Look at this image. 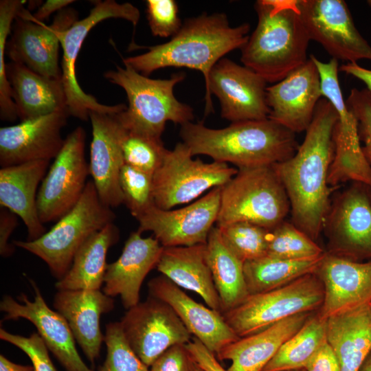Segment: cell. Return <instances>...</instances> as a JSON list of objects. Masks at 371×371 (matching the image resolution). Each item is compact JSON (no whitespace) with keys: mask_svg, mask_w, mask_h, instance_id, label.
Listing matches in <instances>:
<instances>
[{"mask_svg":"<svg viewBox=\"0 0 371 371\" xmlns=\"http://www.w3.org/2000/svg\"><path fill=\"white\" fill-rule=\"evenodd\" d=\"M337 113L320 99L303 142L288 159L273 165L290 203L293 224L313 240L329 211V168L333 159Z\"/></svg>","mask_w":371,"mask_h":371,"instance_id":"6da1fadb","label":"cell"},{"mask_svg":"<svg viewBox=\"0 0 371 371\" xmlns=\"http://www.w3.org/2000/svg\"><path fill=\"white\" fill-rule=\"evenodd\" d=\"M295 134L269 118L233 122L219 129L190 122L179 131L192 156L207 155L238 168L270 166L291 157L299 146Z\"/></svg>","mask_w":371,"mask_h":371,"instance_id":"7a4b0ae2","label":"cell"},{"mask_svg":"<svg viewBox=\"0 0 371 371\" xmlns=\"http://www.w3.org/2000/svg\"><path fill=\"white\" fill-rule=\"evenodd\" d=\"M249 30V23L231 27L224 13H204L186 19L168 42L145 47L147 52L123 58V63L146 76L168 67L199 70L206 85L214 65L225 54L241 49Z\"/></svg>","mask_w":371,"mask_h":371,"instance_id":"3957f363","label":"cell"},{"mask_svg":"<svg viewBox=\"0 0 371 371\" xmlns=\"http://www.w3.org/2000/svg\"><path fill=\"white\" fill-rule=\"evenodd\" d=\"M255 10L258 23L240 49V60L267 82L276 83L308 60L311 39L298 0H259Z\"/></svg>","mask_w":371,"mask_h":371,"instance_id":"277c9868","label":"cell"},{"mask_svg":"<svg viewBox=\"0 0 371 371\" xmlns=\"http://www.w3.org/2000/svg\"><path fill=\"white\" fill-rule=\"evenodd\" d=\"M117 66L104 76L126 92L128 106L117 114L122 126L129 133L161 139L168 121L181 126L194 118L193 109L179 102L174 95L177 84L185 74H173L168 79H151L128 65Z\"/></svg>","mask_w":371,"mask_h":371,"instance_id":"5b68a950","label":"cell"},{"mask_svg":"<svg viewBox=\"0 0 371 371\" xmlns=\"http://www.w3.org/2000/svg\"><path fill=\"white\" fill-rule=\"evenodd\" d=\"M115 218L111 208L100 200L93 182L88 181L78 203L49 231L37 239L14 240L12 244L42 259L60 280L83 243Z\"/></svg>","mask_w":371,"mask_h":371,"instance_id":"8992f818","label":"cell"},{"mask_svg":"<svg viewBox=\"0 0 371 371\" xmlns=\"http://www.w3.org/2000/svg\"><path fill=\"white\" fill-rule=\"evenodd\" d=\"M290 211L285 189L273 166L239 168L221 187L216 227L251 223L271 229Z\"/></svg>","mask_w":371,"mask_h":371,"instance_id":"52a82bcc","label":"cell"},{"mask_svg":"<svg viewBox=\"0 0 371 371\" xmlns=\"http://www.w3.org/2000/svg\"><path fill=\"white\" fill-rule=\"evenodd\" d=\"M322 284L315 273H308L277 289L250 294L222 315L236 335L244 337L322 304Z\"/></svg>","mask_w":371,"mask_h":371,"instance_id":"ba28073f","label":"cell"},{"mask_svg":"<svg viewBox=\"0 0 371 371\" xmlns=\"http://www.w3.org/2000/svg\"><path fill=\"white\" fill-rule=\"evenodd\" d=\"M111 18L125 19L136 26L140 18V12L130 3H119L114 0L98 1L85 18L77 20L68 29L58 34L63 51L61 80L67 109L70 115L81 120H87L92 111L117 114L126 108L123 104L109 106L100 103L93 95L83 91L76 75V59L88 33L98 23Z\"/></svg>","mask_w":371,"mask_h":371,"instance_id":"9c48e42d","label":"cell"},{"mask_svg":"<svg viewBox=\"0 0 371 371\" xmlns=\"http://www.w3.org/2000/svg\"><path fill=\"white\" fill-rule=\"evenodd\" d=\"M192 157L183 142L167 150L153 175V194L157 207L168 210L192 201L208 190L223 186L238 172L226 163H206Z\"/></svg>","mask_w":371,"mask_h":371,"instance_id":"30bf717a","label":"cell"},{"mask_svg":"<svg viewBox=\"0 0 371 371\" xmlns=\"http://www.w3.org/2000/svg\"><path fill=\"white\" fill-rule=\"evenodd\" d=\"M86 133L78 126L65 139L63 146L44 177L37 194L41 221H57L80 199L88 181L85 155Z\"/></svg>","mask_w":371,"mask_h":371,"instance_id":"8fae6325","label":"cell"},{"mask_svg":"<svg viewBox=\"0 0 371 371\" xmlns=\"http://www.w3.org/2000/svg\"><path fill=\"white\" fill-rule=\"evenodd\" d=\"M267 83L249 68L221 58L212 67L205 85V115L214 112V94L220 102L221 117L232 123L267 119Z\"/></svg>","mask_w":371,"mask_h":371,"instance_id":"7c38bea8","label":"cell"},{"mask_svg":"<svg viewBox=\"0 0 371 371\" xmlns=\"http://www.w3.org/2000/svg\"><path fill=\"white\" fill-rule=\"evenodd\" d=\"M120 322L128 345L148 368L168 348L192 338L174 310L152 296L128 309Z\"/></svg>","mask_w":371,"mask_h":371,"instance_id":"4fadbf2b","label":"cell"},{"mask_svg":"<svg viewBox=\"0 0 371 371\" xmlns=\"http://www.w3.org/2000/svg\"><path fill=\"white\" fill-rule=\"evenodd\" d=\"M300 15L311 40L337 60H371V46L356 28L342 0H298Z\"/></svg>","mask_w":371,"mask_h":371,"instance_id":"5bb4252c","label":"cell"},{"mask_svg":"<svg viewBox=\"0 0 371 371\" xmlns=\"http://www.w3.org/2000/svg\"><path fill=\"white\" fill-rule=\"evenodd\" d=\"M13 33L7 43V55L36 74L61 79L58 65V34L78 20V12L66 8L58 12L50 25L28 18L23 7L14 19Z\"/></svg>","mask_w":371,"mask_h":371,"instance_id":"9a60e30c","label":"cell"},{"mask_svg":"<svg viewBox=\"0 0 371 371\" xmlns=\"http://www.w3.org/2000/svg\"><path fill=\"white\" fill-rule=\"evenodd\" d=\"M221 187L214 188L191 204L174 210L156 205L137 218L138 231L152 232L164 247L205 244L216 223Z\"/></svg>","mask_w":371,"mask_h":371,"instance_id":"2e32d148","label":"cell"},{"mask_svg":"<svg viewBox=\"0 0 371 371\" xmlns=\"http://www.w3.org/2000/svg\"><path fill=\"white\" fill-rule=\"evenodd\" d=\"M322 96L319 71L309 57L284 79L267 87L268 118L294 133L306 131Z\"/></svg>","mask_w":371,"mask_h":371,"instance_id":"e0dca14e","label":"cell"},{"mask_svg":"<svg viewBox=\"0 0 371 371\" xmlns=\"http://www.w3.org/2000/svg\"><path fill=\"white\" fill-rule=\"evenodd\" d=\"M69 115L64 109L1 127V167L55 159L63 146L60 132Z\"/></svg>","mask_w":371,"mask_h":371,"instance_id":"ac0fdd59","label":"cell"},{"mask_svg":"<svg viewBox=\"0 0 371 371\" xmlns=\"http://www.w3.org/2000/svg\"><path fill=\"white\" fill-rule=\"evenodd\" d=\"M29 280L34 291V300L30 301L27 295L21 294L18 297L23 303L21 304L10 295L4 296L0 302V309L5 313L4 319L24 318L31 322L66 371H94L80 357L66 319L47 306L35 282Z\"/></svg>","mask_w":371,"mask_h":371,"instance_id":"d6986e66","label":"cell"},{"mask_svg":"<svg viewBox=\"0 0 371 371\" xmlns=\"http://www.w3.org/2000/svg\"><path fill=\"white\" fill-rule=\"evenodd\" d=\"M89 119L92 127L89 175L102 202L111 208L117 207L123 203L120 175L124 164L122 143L126 130L117 114L92 111Z\"/></svg>","mask_w":371,"mask_h":371,"instance_id":"ffe728a7","label":"cell"},{"mask_svg":"<svg viewBox=\"0 0 371 371\" xmlns=\"http://www.w3.org/2000/svg\"><path fill=\"white\" fill-rule=\"evenodd\" d=\"M324 225L341 243L344 258L371 260V191L369 186L354 182L329 209Z\"/></svg>","mask_w":371,"mask_h":371,"instance_id":"44dd1931","label":"cell"},{"mask_svg":"<svg viewBox=\"0 0 371 371\" xmlns=\"http://www.w3.org/2000/svg\"><path fill=\"white\" fill-rule=\"evenodd\" d=\"M148 285L150 296L168 304L190 333L214 355L240 338L221 313L198 303L164 275L151 279Z\"/></svg>","mask_w":371,"mask_h":371,"instance_id":"7402d4cb","label":"cell"},{"mask_svg":"<svg viewBox=\"0 0 371 371\" xmlns=\"http://www.w3.org/2000/svg\"><path fill=\"white\" fill-rule=\"evenodd\" d=\"M324 288L320 317H328L371 303V260L355 261L325 255L317 269Z\"/></svg>","mask_w":371,"mask_h":371,"instance_id":"603a6c76","label":"cell"},{"mask_svg":"<svg viewBox=\"0 0 371 371\" xmlns=\"http://www.w3.org/2000/svg\"><path fill=\"white\" fill-rule=\"evenodd\" d=\"M141 234L137 230L130 234L118 259L107 264L104 278L103 293L111 297L120 295L126 309L139 302L142 282L164 250L155 238H144Z\"/></svg>","mask_w":371,"mask_h":371,"instance_id":"cb8c5ba5","label":"cell"},{"mask_svg":"<svg viewBox=\"0 0 371 371\" xmlns=\"http://www.w3.org/2000/svg\"><path fill=\"white\" fill-rule=\"evenodd\" d=\"M54 306L66 319L87 358L93 363L104 341L100 318L113 309V298L100 290H60L55 295Z\"/></svg>","mask_w":371,"mask_h":371,"instance_id":"d4e9b609","label":"cell"},{"mask_svg":"<svg viewBox=\"0 0 371 371\" xmlns=\"http://www.w3.org/2000/svg\"><path fill=\"white\" fill-rule=\"evenodd\" d=\"M49 161H29L0 170V205L22 219L28 240L37 239L47 232L39 218L36 199L38 186L48 170Z\"/></svg>","mask_w":371,"mask_h":371,"instance_id":"484cf974","label":"cell"},{"mask_svg":"<svg viewBox=\"0 0 371 371\" xmlns=\"http://www.w3.org/2000/svg\"><path fill=\"white\" fill-rule=\"evenodd\" d=\"M301 313L278 322L254 334L240 337L217 355L230 360L227 371H262L281 346L298 331L308 319Z\"/></svg>","mask_w":371,"mask_h":371,"instance_id":"4316f807","label":"cell"},{"mask_svg":"<svg viewBox=\"0 0 371 371\" xmlns=\"http://www.w3.org/2000/svg\"><path fill=\"white\" fill-rule=\"evenodd\" d=\"M5 73L21 121L67 109L61 79L45 77L12 61L6 64Z\"/></svg>","mask_w":371,"mask_h":371,"instance_id":"83f0119b","label":"cell"},{"mask_svg":"<svg viewBox=\"0 0 371 371\" xmlns=\"http://www.w3.org/2000/svg\"><path fill=\"white\" fill-rule=\"evenodd\" d=\"M156 268L176 285L196 293L208 307L222 313L221 300L206 258V243L164 247Z\"/></svg>","mask_w":371,"mask_h":371,"instance_id":"f1b7e54d","label":"cell"},{"mask_svg":"<svg viewBox=\"0 0 371 371\" xmlns=\"http://www.w3.org/2000/svg\"><path fill=\"white\" fill-rule=\"evenodd\" d=\"M326 339L340 371H359L371 352L370 304L328 317Z\"/></svg>","mask_w":371,"mask_h":371,"instance_id":"f546056e","label":"cell"},{"mask_svg":"<svg viewBox=\"0 0 371 371\" xmlns=\"http://www.w3.org/2000/svg\"><path fill=\"white\" fill-rule=\"evenodd\" d=\"M119 236L113 223L90 236L76 252L69 271L56 283L58 290H100L104 283L108 250Z\"/></svg>","mask_w":371,"mask_h":371,"instance_id":"4dcf8cb0","label":"cell"},{"mask_svg":"<svg viewBox=\"0 0 371 371\" xmlns=\"http://www.w3.org/2000/svg\"><path fill=\"white\" fill-rule=\"evenodd\" d=\"M310 58L319 71L322 95L334 107L337 120L334 129L335 157L340 160H351L363 153L359 139L357 122L344 100L338 78V60L322 62L314 55Z\"/></svg>","mask_w":371,"mask_h":371,"instance_id":"1f68e13d","label":"cell"},{"mask_svg":"<svg viewBox=\"0 0 371 371\" xmlns=\"http://www.w3.org/2000/svg\"><path fill=\"white\" fill-rule=\"evenodd\" d=\"M206 258L221 300L222 313L249 295L242 262L225 244L218 227H213L206 243Z\"/></svg>","mask_w":371,"mask_h":371,"instance_id":"d6a6232c","label":"cell"},{"mask_svg":"<svg viewBox=\"0 0 371 371\" xmlns=\"http://www.w3.org/2000/svg\"><path fill=\"white\" fill-rule=\"evenodd\" d=\"M284 259L269 256L244 262L243 271L249 294L267 292L304 275L315 273L325 256Z\"/></svg>","mask_w":371,"mask_h":371,"instance_id":"836d02e7","label":"cell"},{"mask_svg":"<svg viewBox=\"0 0 371 371\" xmlns=\"http://www.w3.org/2000/svg\"><path fill=\"white\" fill-rule=\"evenodd\" d=\"M326 340V319L319 315L308 319L302 328L281 346L262 371H286L306 368Z\"/></svg>","mask_w":371,"mask_h":371,"instance_id":"e575fe53","label":"cell"},{"mask_svg":"<svg viewBox=\"0 0 371 371\" xmlns=\"http://www.w3.org/2000/svg\"><path fill=\"white\" fill-rule=\"evenodd\" d=\"M323 254L319 245L293 223L284 221L269 229L267 256L284 259H301Z\"/></svg>","mask_w":371,"mask_h":371,"instance_id":"d590c367","label":"cell"},{"mask_svg":"<svg viewBox=\"0 0 371 371\" xmlns=\"http://www.w3.org/2000/svg\"><path fill=\"white\" fill-rule=\"evenodd\" d=\"M218 228L225 244L242 262L267 255L269 229L247 222Z\"/></svg>","mask_w":371,"mask_h":371,"instance_id":"8d00e7d4","label":"cell"},{"mask_svg":"<svg viewBox=\"0 0 371 371\" xmlns=\"http://www.w3.org/2000/svg\"><path fill=\"white\" fill-rule=\"evenodd\" d=\"M25 3V1L20 0L0 1V117L10 122L14 121L18 116L5 73V48L12 23Z\"/></svg>","mask_w":371,"mask_h":371,"instance_id":"74e56055","label":"cell"},{"mask_svg":"<svg viewBox=\"0 0 371 371\" xmlns=\"http://www.w3.org/2000/svg\"><path fill=\"white\" fill-rule=\"evenodd\" d=\"M120 186L123 203L136 219L155 205L153 175L124 164L120 175Z\"/></svg>","mask_w":371,"mask_h":371,"instance_id":"f35d334b","label":"cell"},{"mask_svg":"<svg viewBox=\"0 0 371 371\" xmlns=\"http://www.w3.org/2000/svg\"><path fill=\"white\" fill-rule=\"evenodd\" d=\"M122 148L124 164L150 175L161 164L167 149L161 139L126 133Z\"/></svg>","mask_w":371,"mask_h":371,"instance_id":"ab89813d","label":"cell"},{"mask_svg":"<svg viewBox=\"0 0 371 371\" xmlns=\"http://www.w3.org/2000/svg\"><path fill=\"white\" fill-rule=\"evenodd\" d=\"M106 359L98 371H147V367L128 345L120 322L106 326Z\"/></svg>","mask_w":371,"mask_h":371,"instance_id":"60d3db41","label":"cell"},{"mask_svg":"<svg viewBox=\"0 0 371 371\" xmlns=\"http://www.w3.org/2000/svg\"><path fill=\"white\" fill-rule=\"evenodd\" d=\"M146 15L154 36L168 38L175 35L182 26L178 5L174 0H147Z\"/></svg>","mask_w":371,"mask_h":371,"instance_id":"b9f144b4","label":"cell"},{"mask_svg":"<svg viewBox=\"0 0 371 371\" xmlns=\"http://www.w3.org/2000/svg\"><path fill=\"white\" fill-rule=\"evenodd\" d=\"M354 115L358 126L363 153L371 165V91L366 89H352L346 100Z\"/></svg>","mask_w":371,"mask_h":371,"instance_id":"7bdbcfd3","label":"cell"},{"mask_svg":"<svg viewBox=\"0 0 371 371\" xmlns=\"http://www.w3.org/2000/svg\"><path fill=\"white\" fill-rule=\"evenodd\" d=\"M0 338L23 350L32 361L35 371H57L49 357L48 348L38 333L25 337L1 328Z\"/></svg>","mask_w":371,"mask_h":371,"instance_id":"ee69618b","label":"cell"},{"mask_svg":"<svg viewBox=\"0 0 371 371\" xmlns=\"http://www.w3.org/2000/svg\"><path fill=\"white\" fill-rule=\"evenodd\" d=\"M192 359L185 344L175 345L151 365L150 371H191Z\"/></svg>","mask_w":371,"mask_h":371,"instance_id":"f6af8a7d","label":"cell"},{"mask_svg":"<svg viewBox=\"0 0 371 371\" xmlns=\"http://www.w3.org/2000/svg\"><path fill=\"white\" fill-rule=\"evenodd\" d=\"M185 346L191 359L203 371H227L221 366L215 355L196 337H192Z\"/></svg>","mask_w":371,"mask_h":371,"instance_id":"bcb514c9","label":"cell"},{"mask_svg":"<svg viewBox=\"0 0 371 371\" xmlns=\"http://www.w3.org/2000/svg\"><path fill=\"white\" fill-rule=\"evenodd\" d=\"M17 215L4 207L0 209V254L3 257L10 256L14 245L9 243V238L18 225Z\"/></svg>","mask_w":371,"mask_h":371,"instance_id":"7dc6e473","label":"cell"},{"mask_svg":"<svg viewBox=\"0 0 371 371\" xmlns=\"http://www.w3.org/2000/svg\"><path fill=\"white\" fill-rule=\"evenodd\" d=\"M305 368L307 371H340L339 361L327 340Z\"/></svg>","mask_w":371,"mask_h":371,"instance_id":"c3c4849f","label":"cell"},{"mask_svg":"<svg viewBox=\"0 0 371 371\" xmlns=\"http://www.w3.org/2000/svg\"><path fill=\"white\" fill-rule=\"evenodd\" d=\"M74 2L73 0H47L38 8L34 15H31L26 10L25 13L28 18L43 22L54 12H60Z\"/></svg>","mask_w":371,"mask_h":371,"instance_id":"681fc988","label":"cell"},{"mask_svg":"<svg viewBox=\"0 0 371 371\" xmlns=\"http://www.w3.org/2000/svg\"><path fill=\"white\" fill-rule=\"evenodd\" d=\"M339 70L359 79L371 91V69L362 67L357 63H348L340 66Z\"/></svg>","mask_w":371,"mask_h":371,"instance_id":"f907efd6","label":"cell"},{"mask_svg":"<svg viewBox=\"0 0 371 371\" xmlns=\"http://www.w3.org/2000/svg\"><path fill=\"white\" fill-rule=\"evenodd\" d=\"M0 371H35L33 366H23L12 362L4 355H0Z\"/></svg>","mask_w":371,"mask_h":371,"instance_id":"816d5d0a","label":"cell"},{"mask_svg":"<svg viewBox=\"0 0 371 371\" xmlns=\"http://www.w3.org/2000/svg\"><path fill=\"white\" fill-rule=\"evenodd\" d=\"M359 371H371V352L363 362Z\"/></svg>","mask_w":371,"mask_h":371,"instance_id":"f5cc1de1","label":"cell"},{"mask_svg":"<svg viewBox=\"0 0 371 371\" xmlns=\"http://www.w3.org/2000/svg\"><path fill=\"white\" fill-rule=\"evenodd\" d=\"M191 371H203V370L192 360Z\"/></svg>","mask_w":371,"mask_h":371,"instance_id":"db71d44e","label":"cell"},{"mask_svg":"<svg viewBox=\"0 0 371 371\" xmlns=\"http://www.w3.org/2000/svg\"><path fill=\"white\" fill-rule=\"evenodd\" d=\"M367 3L369 5V6L371 8V0H368L367 1Z\"/></svg>","mask_w":371,"mask_h":371,"instance_id":"11a10c76","label":"cell"},{"mask_svg":"<svg viewBox=\"0 0 371 371\" xmlns=\"http://www.w3.org/2000/svg\"><path fill=\"white\" fill-rule=\"evenodd\" d=\"M147 371H150V369H148Z\"/></svg>","mask_w":371,"mask_h":371,"instance_id":"9f6ffc18","label":"cell"},{"mask_svg":"<svg viewBox=\"0 0 371 371\" xmlns=\"http://www.w3.org/2000/svg\"><path fill=\"white\" fill-rule=\"evenodd\" d=\"M370 191H371V186H370Z\"/></svg>","mask_w":371,"mask_h":371,"instance_id":"6f0895ef","label":"cell"},{"mask_svg":"<svg viewBox=\"0 0 371 371\" xmlns=\"http://www.w3.org/2000/svg\"><path fill=\"white\" fill-rule=\"evenodd\" d=\"M370 305H371V303H370Z\"/></svg>","mask_w":371,"mask_h":371,"instance_id":"680465c9","label":"cell"}]
</instances>
